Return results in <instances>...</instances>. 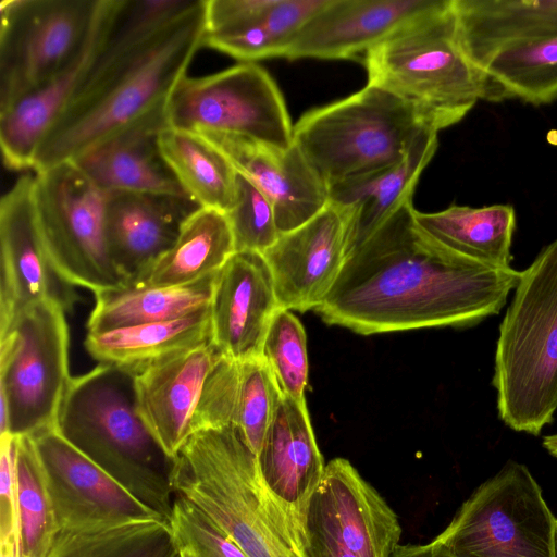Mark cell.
Masks as SVG:
<instances>
[{"mask_svg": "<svg viewBox=\"0 0 557 557\" xmlns=\"http://www.w3.org/2000/svg\"><path fill=\"white\" fill-rule=\"evenodd\" d=\"M412 199L352 249L322 304V321L357 334L469 327L498 314L520 277L469 267L416 222Z\"/></svg>", "mask_w": 557, "mask_h": 557, "instance_id": "6da1fadb", "label": "cell"}, {"mask_svg": "<svg viewBox=\"0 0 557 557\" xmlns=\"http://www.w3.org/2000/svg\"><path fill=\"white\" fill-rule=\"evenodd\" d=\"M206 0L124 53L95 60L37 151L34 171L72 162L165 101L202 46Z\"/></svg>", "mask_w": 557, "mask_h": 557, "instance_id": "7a4b0ae2", "label": "cell"}, {"mask_svg": "<svg viewBox=\"0 0 557 557\" xmlns=\"http://www.w3.org/2000/svg\"><path fill=\"white\" fill-rule=\"evenodd\" d=\"M171 484L247 557H309L304 522L268 490L236 428L193 433L174 457Z\"/></svg>", "mask_w": 557, "mask_h": 557, "instance_id": "3957f363", "label": "cell"}, {"mask_svg": "<svg viewBox=\"0 0 557 557\" xmlns=\"http://www.w3.org/2000/svg\"><path fill=\"white\" fill-rule=\"evenodd\" d=\"M134 379L135 372L110 363L71 377L54 429L169 522L174 458L140 418Z\"/></svg>", "mask_w": 557, "mask_h": 557, "instance_id": "277c9868", "label": "cell"}, {"mask_svg": "<svg viewBox=\"0 0 557 557\" xmlns=\"http://www.w3.org/2000/svg\"><path fill=\"white\" fill-rule=\"evenodd\" d=\"M363 65L369 84L418 108L438 131L481 100H503L463 52L453 0H434L369 50Z\"/></svg>", "mask_w": 557, "mask_h": 557, "instance_id": "5b68a950", "label": "cell"}, {"mask_svg": "<svg viewBox=\"0 0 557 557\" xmlns=\"http://www.w3.org/2000/svg\"><path fill=\"white\" fill-rule=\"evenodd\" d=\"M492 386L499 419L537 436L557 411V238L520 271L499 324Z\"/></svg>", "mask_w": 557, "mask_h": 557, "instance_id": "8992f818", "label": "cell"}, {"mask_svg": "<svg viewBox=\"0 0 557 557\" xmlns=\"http://www.w3.org/2000/svg\"><path fill=\"white\" fill-rule=\"evenodd\" d=\"M429 131L440 132L418 108L367 83L306 112L294 124L293 141L330 187L398 162Z\"/></svg>", "mask_w": 557, "mask_h": 557, "instance_id": "52a82bcc", "label": "cell"}, {"mask_svg": "<svg viewBox=\"0 0 557 557\" xmlns=\"http://www.w3.org/2000/svg\"><path fill=\"white\" fill-rule=\"evenodd\" d=\"M470 62L502 98L557 100V0H453Z\"/></svg>", "mask_w": 557, "mask_h": 557, "instance_id": "ba28073f", "label": "cell"}, {"mask_svg": "<svg viewBox=\"0 0 557 557\" xmlns=\"http://www.w3.org/2000/svg\"><path fill=\"white\" fill-rule=\"evenodd\" d=\"M65 309L42 300L0 334V437L54 429L71 379Z\"/></svg>", "mask_w": 557, "mask_h": 557, "instance_id": "9c48e42d", "label": "cell"}, {"mask_svg": "<svg viewBox=\"0 0 557 557\" xmlns=\"http://www.w3.org/2000/svg\"><path fill=\"white\" fill-rule=\"evenodd\" d=\"M433 540L454 557H557V518L529 468L508 460Z\"/></svg>", "mask_w": 557, "mask_h": 557, "instance_id": "30bf717a", "label": "cell"}, {"mask_svg": "<svg viewBox=\"0 0 557 557\" xmlns=\"http://www.w3.org/2000/svg\"><path fill=\"white\" fill-rule=\"evenodd\" d=\"M164 115L168 127L195 134L233 135L282 149L294 144L283 95L257 63L201 77L183 75L165 101Z\"/></svg>", "mask_w": 557, "mask_h": 557, "instance_id": "8fae6325", "label": "cell"}, {"mask_svg": "<svg viewBox=\"0 0 557 557\" xmlns=\"http://www.w3.org/2000/svg\"><path fill=\"white\" fill-rule=\"evenodd\" d=\"M104 198L72 162L35 173L36 212L49 258L67 284L94 294L127 285L108 251Z\"/></svg>", "mask_w": 557, "mask_h": 557, "instance_id": "7c38bea8", "label": "cell"}, {"mask_svg": "<svg viewBox=\"0 0 557 557\" xmlns=\"http://www.w3.org/2000/svg\"><path fill=\"white\" fill-rule=\"evenodd\" d=\"M101 1L0 2V109L50 81L76 58Z\"/></svg>", "mask_w": 557, "mask_h": 557, "instance_id": "4fadbf2b", "label": "cell"}, {"mask_svg": "<svg viewBox=\"0 0 557 557\" xmlns=\"http://www.w3.org/2000/svg\"><path fill=\"white\" fill-rule=\"evenodd\" d=\"M0 334L23 310L54 300L67 311L77 299L53 267L35 205V175L24 174L0 199Z\"/></svg>", "mask_w": 557, "mask_h": 557, "instance_id": "5bb4252c", "label": "cell"}, {"mask_svg": "<svg viewBox=\"0 0 557 557\" xmlns=\"http://www.w3.org/2000/svg\"><path fill=\"white\" fill-rule=\"evenodd\" d=\"M352 220V209L329 202L262 252L281 308L306 312L322 304L347 259Z\"/></svg>", "mask_w": 557, "mask_h": 557, "instance_id": "9a60e30c", "label": "cell"}, {"mask_svg": "<svg viewBox=\"0 0 557 557\" xmlns=\"http://www.w3.org/2000/svg\"><path fill=\"white\" fill-rule=\"evenodd\" d=\"M32 436L47 473L60 531L165 519L55 429Z\"/></svg>", "mask_w": 557, "mask_h": 557, "instance_id": "2e32d148", "label": "cell"}, {"mask_svg": "<svg viewBox=\"0 0 557 557\" xmlns=\"http://www.w3.org/2000/svg\"><path fill=\"white\" fill-rule=\"evenodd\" d=\"M305 520L334 535L357 557H392L401 527L395 511L345 458H334L312 495Z\"/></svg>", "mask_w": 557, "mask_h": 557, "instance_id": "e0dca14e", "label": "cell"}, {"mask_svg": "<svg viewBox=\"0 0 557 557\" xmlns=\"http://www.w3.org/2000/svg\"><path fill=\"white\" fill-rule=\"evenodd\" d=\"M281 308L262 253L235 252L216 274L210 302V342L233 360L260 358L270 322Z\"/></svg>", "mask_w": 557, "mask_h": 557, "instance_id": "ac0fdd59", "label": "cell"}, {"mask_svg": "<svg viewBox=\"0 0 557 557\" xmlns=\"http://www.w3.org/2000/svg\"><path fill=\"white\" fill-rule=\"evenodd\" d=\"M198 135L264 194L280 234L301 226L329 205V186L295 144L282 149L233 135Z\"/></svg>", "mask_w": 557, "mask_h": 557, "instance_id": "d6986e66", "label": "cell"}, {"mask_svg": "<svg viewBox=\"0 0 557 557\" xmlns=\"http://www.w3.org/2000/svg\"><path fill=\"white\" fill-rule=\"evenodd\" d=\"M104 195L108 251L127 285L144 280L174 245L186 219L200 208L186 196L133 191Z\"/></svg>", "mask_w": 557, "mask_h": 557, "instance_id": "ffe728a7", "label": "cell"}, {"mask_svg": "<svg viewBox=\"0 0 557 557\" xmlns=\"http://www.w3.org/2000/svg\"><path fill=\"white\" fill-rule=\"evenodd\" d=\"M116 0H102L90 36L76 58L50 81L0 109V146L10 170L33 169L45 136L67 108L103 41Z\"/></svg>", "mask_w": 557, "mask_h": 557, "instance_id": "44dd1931", "label": "cell"}, {"mask_svg": "<svg viewBox=\"0 0 557 557\" xmlns=\"http://www.w3.org/2000/svg\"><path fill=\"white\" fill-rule=\"evenodd\" d=\"M221 356L209 341L135 373L138 413L171 458L191 435L205 382Z\"/></svg>", "mask_w": 557, "mask_h": 557, "instance_id": "7402d4cb", "label": "cell"}, {"mask_svg": "<svg viewBox=\"0 0 557 557\" xmlns=\"http://www.w3.org/2000/svg\"><path fill=\"white\" fill-rule=\"evenodd\" d=\"M434 0H329L289 41L283 58L355 59L384 40Z\"/></svg>", "mask_w": 557, "mask_h": 557, "instance_id": "603a6c76", "label": "cell"}, {"mask_svg": "<svg viewBox=\"0 0 557 557\" xmlns=\"http://www.w3.org/2000/svg\"><path fill=\"white\" fill-rule=\"evenodd\" d=\"M282 396L262 357L233 360L221 356L205 382L191 434L232 425L257 455Z\"/></svg>", "mask_w": 557, "mask_h": 557, "instance_id": "cb8c5ba5", "label": "cell"}, {"mask_svg": "<svg viewBox=\"0 0 557 557\" xmlns=\"http://www.w3.org/2000/svg\"><path fill=\"white\" fill-rule=\"evenodd\" d=\"M256 458L268 490L304 522L326 466L305 398L282 394Z\"/></svg>", "mask_w": 557, "mask_h": 557, "instance_id": "d4e9b609", "label": "cell"}, {"mask_svg": "<svg viewBox=\"0 0 557 557\" xmlns=\"http://www.w3.org/2000/svg\"><path fill=\"white\" fill-rule=\"evenodd\" d=\"M165 127L162 107L72 163L103 194L133 191L188 197L160 151L159 135Z\"/></svg>", "mask_w": 557, "mask_h": 557, "instance_id": "484cf974", "label": "cell"}, {"mask_svg": "<svg viewBox=\"0 0 557 557\" xmlns=\"http://www.w3.org/2000/svg\"><path fill=\"white\" fill-rule=\"evenodd\" d=\"M437 131H429L398 162L329 187V202L352 209L348 253L412 199L420 175L437 150Z\"/></svg>", "mask_w": 557, "mask_h": 557, "instance_id": "4316f807", "label": "cell"}, {"mask_svg": "<svg viewBox=\"0 0 557 557\" xmlns=\"http://www.w3.org/2000/svg\"><path fill=\"white\" fill-rule=\"evenodd\" d=\"M417 224L447 252L478 269H510L516 211L498 203L473 208L451 205L437 212L414 210Z\"/></svg>", "mask_w": 557, "mask_h": 557, "instance_id": "83f0119b", "label": "cell"}, {"mask_svg": "<svg viewBox=\"0 0 557 557\" xmlns=\"http://www.w3.org/2000/svg\"><path fill=\"white\" fill-rule=\"evenodd\" d=\"M209 307L174 320L87 333L86 350L100 363L136 373L209 342Z\"/></svg>", "mask_w": 557, "mask_h": 557, "instance_id": "f1b7e54d", "label": "cell"}, {"mask_svg": "<svg viewBox=\"0 0 557 557\" xmlns=\"http://www.w3.org/2000/svg\"><path fill=\"white\" fill-rule=\"evenodd\" d=\"M216 274L177 286L126 285L97 293L88 333L174 320L207 308Z\"/></svg>", "mask_w": 557, "mask_h": 557, "instance_id": "f546056e", "label": "cell"}, {"mask_svg": "<svg viewBox=\"0 0 557 557\" xmlns=\"http://www.w3.org/2000/svg\"><path fill=\"white\" fill-rule=\"evenodd\" d=\"M224 212L199 208L183 223L174 245L134 285L165 287L189 284L215 274L235 253Z\"/></svg>", "mask_w": 557, "mask_h": 557, "instance_id": "4dcf8cb0", "label": "cell"}, {"mask_svg": "<svg viewBox=\"0 0 557 557\" xmlns=\"http://www.w3.org/2000/svg\"><path fill=\"white\" fill-rule=\"evenodd\" d=\"M161 154L185 194L200 208L226 213L236 196L237 171L202 136L165 127L159 135Z\"/></svg>", "mask_w": 557, "mask_h": 557, "instance_id": "1f68e13d", "label": "cell"}, {"mask_svg": "<svg viewBox=\"0 0 557 557\" xmlns=\"http://www.w3.org/2000/svg\"><path fill=\"white\" fill-rule=\"evenodd\" d=\"M165 519L61 530L44 557H177Z\"/></svg>", "mask_w": 557, "mask_h": 557, "instance_id": "d6a6232c", "label": "cell"}, {"mask_svg": "<svg viewBox=\"0 0 557 557\" xmlns=\"http://www.w3.org/2000/svg\"><path fill=\"white\" fill-rule=\"evenodd\" d=\"M23 557H44L60 532L47 473L32 435L13 436Z\"/></svg>", "mask_w": 557, "mask_h": 557, "instance_id": "836d02e7", "label": "cell"}, {"mask_svg": "<svg viewBox=\"0 0 557 557\" xmlns=\"http://www.w3.org/2000/svg\"><path fill=\"white\" fill-rule=\"evenodd\" d=\"M261 357L283 395L305 398L308 383L307 336L290 310L278 308L267 331Z\"/></svg>", "mask_w": 557, "mask_h": 557, "instance_id": "e575fe53", "label": "cell"}, {"mask_svg": "<svg viewBox=\"0 0 557 557\" xmlns=\"http://www.w3.org/2000/svg\"><path fill=\"white\" fill-rule=\"evenodd\" d=\"M225 214L231 225L236 252L262 253L280 236L271 202L248 177L239 172L236 177L235 200Z\"/></svg>", "mask_w": 557, "mask_h": 557, "instance_id": "d590c367", "label": "cell"}, {"mask_svg": "<svg viewBox=\"0 0 557 557\" xmlns=\"http://www.w3.org/2000/svg\"><path fill=\"white\" fill-rule=\"evenodd\" d=\"M169 524L178 552L191 557H247L228 535L181 496L174 499Z\"/></svg>", "mask_w": 557, "mask_h": 557, "instance_id": "8d00e7d4", "label": "cell"}, {"mask_svg": "<svg viewBox=\"0 0 557 557\" xmlns=\"http://www.w3.org/2000/svg\"><path fill=\"white\" fill-rule=\"evenodd\" d=\"M0 440V557H23L21 517L14 474L13 436L4 435Z\"/></svg>", "mask_w": 557, "mask_h": 557, "instance_id": "74e56055", "label": "cell"}, {"mask_svg": "<svg viewBox=\"0 0 557 557\" xmlns=\"http://www.w3.org/2000/svg\"><path fill=\"white\" fill-rule=\"evenodd\" d=\"M202 46L226 53L242 63L280 57L278 48L262 22L206 32Z\"/></svg>", "mask_w": 557, "mask_h": 557, "instance_id": "f35d334b", "label": "cell"}, {"mask_svg": "<svg viewBox=\"0 0 557 557\" xmlns=\"http://www.w3.org/2000/svg\"><path fill=\"white\" fill-rule=\"evenodd\" d=\"M329 0H274L262 24L275 41L280 57L289 41L327 4Z\"/></svg>", "mask_w": 557, "mask_h": 557, "instance_id": "ab89813d", "label": "cell"}, {"mask_svg": "<svg viewBox=\"0 0 557 557\" xmlns=\"http://www.w3.org/2000/svg\"><path fill=\"white\" fill-rule=\"evenodd\" d=\"M274 0H206V32L262 22Z\"/></svg>", "mask_w": 557, "mask_h": 557, "instance_id": "60d3db41", "label": "cell"}, {"mask_svg": "<svg viewBox=\"0 0 557 557\" xmlns=\"http://www.w3.org/2000/svg\"><path fill=\"white\" fill-rule=\"evenodd\" d=\"M304 525L309 557H357L322 528L307 520Z\"/></svg>", "mask_w": 557, "mask_h": 557, "instance_id": "b9f144b4", "label": "cell"}, {"mask_svg": "<svg viewBox=\"0 0 557 557\" xmlns=\"http://www.w3.org/2000/svg\"><path fill=\"white\" fill-rule=\"evenodd\" d=\"M392 557H454L443 545L432 540L426 544L398 545Z\"/></svg>", "mask_w": 557, "mask_h": 557, "instance_id": "7bdbcfd3", "label": "cell"}, {"mask_svg": "<svg viewBox=\"0 0 557 557\" xmlns=\"http://www.w3.org/2000/svg\"><path fill=\"white\" fill-rule=\"evenodd\" d=\"M542 445L549 455L557 459V434L544 436Z\"/></svg>", "mask_w": 557, "mask_h": 557, "instance_id": "ee69618b", "label": "cell"}, {"mask_svg": "<svg viewBox=\"0 0 557 557\" xmlns=\"http://www.w3.org/2000/svg\"><path fill=\"white\" fill-rule=\"evenodd\" d=\"M177 557H191L190 555H188L187 553L185 552H178V556Z\"/></svg>", "mask_w": 557, "mask_h": 557, "instance_id": "f6af8a7d", "label": "cell"}]
</instances>
